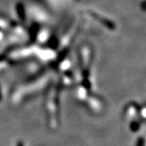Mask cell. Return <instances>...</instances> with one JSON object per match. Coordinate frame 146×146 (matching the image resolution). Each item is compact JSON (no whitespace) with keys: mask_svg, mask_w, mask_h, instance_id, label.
I'll return each mask as SVG.
<instances>
[{"mask_svg":"<svg viewBox=\"0 0 146 146\" xmlns=\"http://www.w3.org/2000/svg\"><path fill=\"white\" fill-rule=\"evenodd\" d=\"M16 11H17V14H18L19 17L21 19V21H25V8H24V6L22 5L21 3L17 5V7H16Z\"/></svg>","mask_w":146,"mask_h":146,"instance_id":"1","label":"cell"},{"mask_svg":"<svg viewBox=\"0 0 146 146\" xmlns=\"http://www.w3.org/2000/svg\"><path fill=\"white\" fill-rule=\"evenodd\" d=\"M93 16H94V18H96V19H98L100 22H102V24H104L105 25L106 27H108L109 29H113L114 28V25L111 23V22H110L108 21H106V19H103V18H102V17H100L99 16H98V15H95V14H92Z\"/></svg>","mask_w":146,"mask_h":146,"instance_id":"2","label":"cell"},{"mask_svg":"<svg viewBox=\"0 0 146 146\" xmlns=\"http://www.w3.org/2000/svg\"><path fill=\"white\" fill-rule=\"evenodd\" d=\"M2 58H3V57H1V56H0V60H2Z\"/></svg>","mask_w":146,"mask_h":146,"instance_id":"3","label":"cell"}]
</instances>
